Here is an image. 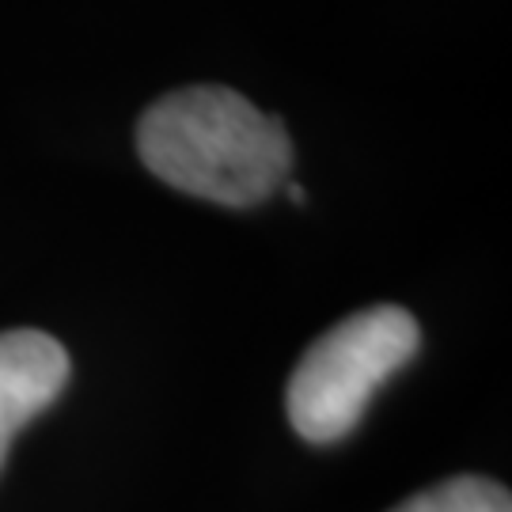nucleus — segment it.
<instances>
[{
    "label": "nucleus",
    "mask_w": 512,
    "mask_h": 512,
    "mask_svg": "<svg viewBox=\"0 0 512 512\" xmlns=\"http://www.w3.org/2000/svg\"><path fill=\"white\" fill-rule=\"evenodd\" d=\"M69 384V353L42 330H0V467L16 433Z\"/></svg>",
    "instance_id": "obj_3"
},
{
    "label": "nucleus",
    "mask_w": 512,
    "mask_h": 512,
    "mask_svg": "<svg viewBox=\"0 0 512 512\" xmlns=\"http://www.w3.org/2000/svg\"><path fill=\"white\" fill-rule=\"evenodd\" d=\"M285 186H289V198H293L296 205L304 202V186H300V183H285Z\"/></svg>",
    "instance_id": "obj_5"
},
{
    "label": "nucleus",
    "mask_w": 512,
    "mask_h": 512,
    "mask_svg": "<svg viewBox=\"0 0 512 512\" xmlns=\"http://www.w3.org/2000/svg\"><path fill=\"white\" fill-rule=\"evenodd\" d=\"M137 152L167 186L228 209L266 202L293 167L285 126L217 84L156 99L137 122Z\"/></svg>",
    "instance_id": "obj_1"
},
{
    "label": "nucleus",
    "mask_w": 512,
    "mask_h": 512,
    "mask_svg": "<svg viewBox=\"0 0 512 512\" xmlns=\"http://www.w3.org/2000/svg\"><path fill=\"white\" fill-rule=\"evenodd\" d=\"M391 512H512L509 490L482 475H456L406 497Z\"/></svg>",
    "instance_id": "obj_4"
},
{
    "label": "nucleus",
    "mask_w": 512,
    "mask_h": 512,
    "mask_svg": "<svg viewBox=\"0 0 512 512\" xmlns=\"http://www.w3.org/2000/svg\"><path fill=\"white\" fill-rule=\"evenodd\" d=\"M418 346V319L399 304H376L334 323L311 342L285 387L293 429L311 444H334L353 433L380 384L395 376Z\"/></svg>",
    "instance_id": "obj_2"
}]
</instances>
